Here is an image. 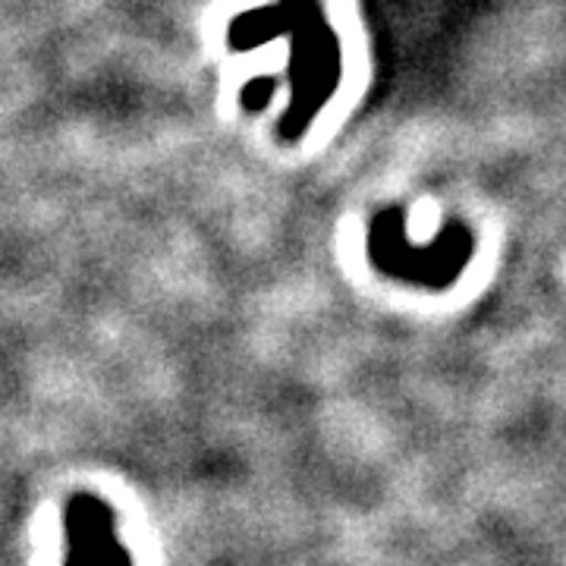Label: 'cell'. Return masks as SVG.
<instances>
[{
	"mask_svg": "<svg viewBox=\"0 0 566 566\" xmlns=\"http://www.w3.org/2000/svg\"><path fill=\"white\" fill-rule=\"evenodd\" d=\"M66 566H133L114 526V510L95 494H73L63 510Z\"/></svg>",
	"mask_w": 566,
	"mask_h": 566,
	"instance_id": "obj_1",
	"label": "cell"
}]
</instances>
